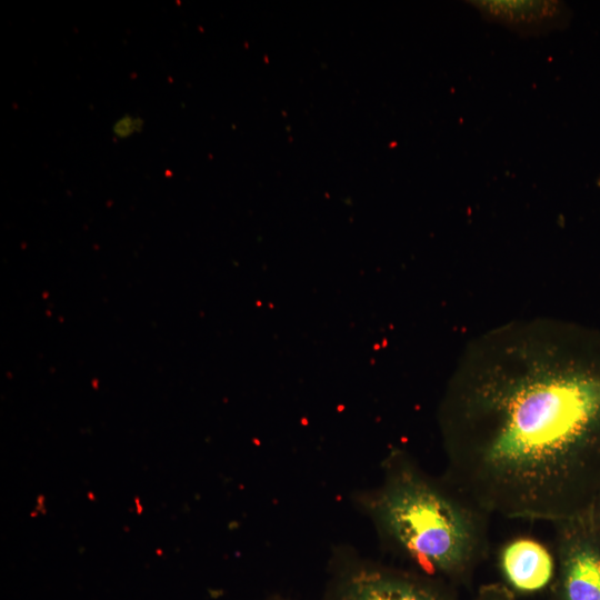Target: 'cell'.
<instances>
[{
    "instance_id": "obj_8",
    "label": "cell",
    "mask_w": 600,
    "mask_h": 600,
    "mask_svg": "<svg viewBox=\"0 0 600 600\" xmlns=\"http://www.w3.org/2000/svg\"><path fill=\"white\" fill-rule=\"evenodd\" d=\"M481 600H509L503 591L488 590L483 593Z\"/></svg>"
},
{
    "instance_id": "obj_6",
    "label": "cell",
    "mask_w": 600,
    "mask_h": 600,
    "mask_svg": "<svg viewBox=\"0 0 600 600\" xmlns=\"http://www.w3.org/2000/svg\"><path fill=\"white\" fill-rule=\"evenodd\" d=\"M488 19L522 33H541L566 21L567 8L558 1H471Z\"/></svg>"
},
{
    "instance_id": "obj_2",
    "label": "cell",
    "mask_w": 600,
    "mask_h": 600,
    "mask_svg": "<svg viewBox=\"0 0 600 600\" xmlns=\"http://www.w3.org/2000/svg\"><path fill=\"white\" fill-rule=\"evenodd\" d=\"M361 503L391 549L430 576L462 577L488 553L491 517L444 476L392 451Z\"/></svg>"
},
{
    "instance_id": "obj_1",
    "label": "cell",
    "mask_w": 600,
    "mask_h": 600,
    "mask_svg": "<svg viewBox=\"0 0 600 600\" xmlns=\"http://www.w3.org/2000/svg\"><path fill=\"white\" fill-rule=\"evenodd\" d=\"M439 428L443 476L490 516H582L600 482V330L536 317L477 336Z\"/></svg>"
},
{
    "instance_id": "obj_3",
    "label": "cell",
    "mask_w": 600,
    "mask_h": 600,
    "mask_svg": "<svg viewBox=\"0 0 600 600\" xmlns=\"http://www.w3.org/2000/svg\"><path fill=\"white\" fill-rule=\"evenodd\" d=\"M582 516L554 523L561 600H600V542Z\"/></svg>"
},
{
    "instance_id": "obj_7",
    "label": "cell",
    "mask_w": 600,
    "mask_h": 600,
    "mask_svg": "<svg viewBox=\"0 0 600 600\" xmlns=\"http://www.w3.org/2000/svg\"><path fill=\"white\" fill-rule=\"evenodd\" d=\"M142 120L132 116H123L112 126L113 134L119 139H126L142 128Z\"/></svg>"
},
{
    "instance_id": "obj_4",
    "label": "cell",
    "mask_w": 600,
    "mask_h": 600,
    "mask_svg": "<svg viewBox=\"0 0 600 600\" xmlns=\"http://www.w3.org/2000/svg\"><path fill=\"white\" fill-rule=\"evenodd\" d=\"M498 563L507 582L524 593L548 587L556 576V554L540 540L520 536L504 541Z\"/></svg>"
},
{
    "instance_id": "obj_5",
    "label": "cell",
    "mask_w": 600,
    "mask_h": 600,
    "mask_svg": "<svg viewBox=\"0 0 600 600\" xmlns=\"http://www.w3.org/2000/svg\"><path fill=\"white\" fill-rule=\"evenodd\" d=\"M339 600H442L427 583L383 568L359 566L344 574Z\"/></svg>"
}]
</instances>
